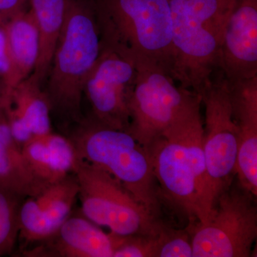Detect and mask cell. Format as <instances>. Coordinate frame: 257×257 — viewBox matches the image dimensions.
<instances>
[{
    "mask_svg": "<svg viewBox=\"0 0 257 257\" xmlns=\"http://www.w3.org/2000/svg\"><path fill=\"white\" fill-rule=\"evenodd\" d=\"M20 147L29 170L44 188L73 174L77 157L70 139L51 132Z\"/></svg>",
    "mask_w": 257,
    "mask_h": 257,
    "instance_id": "2e32d148",
    "label": "cell"
},
{
    "mask_svg": "<svg viewBox=\"0 0 257 257\" xmlns=\"http://www.w3.org/2000/svg\"><path fill=\"white\" fill-rule=\"evenodd\" d=\"M7 98V89L4 82L0 79V117L5 116V104Z\"/></svg>",
    "mask_w": 257,
    "mask_h": 257,
    "instance_id": "484cf974",
    "label": "cell"
},
{
    "mask_svg": "<svg viewBox=\"0 0 257 257\" xmlns=\"http://www.w3.org/2000/svg\"><path fill=\"white\" fill-rule=\"evenodd\" d=\"M119 235L104 232L87 218L69 217L59 229L28 251L29 256L113 257Z\"/></svg>",
    "mask_w": 257,
    "mask_h": 257,
    "instance_id": "5bb4252c",
    "label": "cell"
},
{
    "mask_svg": "<svg viewBox=\"0 0 257 257\" xmlns=\"http://www.w3.org/2000/svg\"><path fill=\"white\" fill-rule=\"evenodd\" d=\"M28 0H0V15L5 21L23 10Z\"/></svg>",
    "mask_w": 257,
    "mask_h": 257,
    "instance_id": "d4e9b609",
    "label": "cell"
},
{
    "mask_svg": "<svg viewBox=\"0 0 257 257\" xmlns=\"http://www.w3.org/2000/svg\"><path fill=\"white\" fill-rule=\"evenodd\" d=\"M3 22H5L4 20H3V18H2L1 15H0V23H3Z\"/></svg>",
    "mask_w": 257,
    "mask_h": 257,
    "instance_id": "4316f807",
    "label": "cell"
},
{
    "mask_svg": "<svg viewBox=\"0 0 257 257\" xmlns=\"http://www.w3.org/2000/svg\"><path fill=\"white\" fill-rule=\"evenodd\" d=\"M39 32V54L32 74L42 83L50 72L60 37L67 0H29Z\"/></svg>",
    "mask_w": 257,
    "mask_h": 257,
    "instance_id": "ac0fdd59",
    "label": "cell"
},
{
    "mask_svg": "<svg viewBox=\"0 0 257 257\" xmlns=\"http://www.w3.org/2000/svg\"><path fill=\"white\" fill-rule=\"evenodd\" d=\"M0 79L7 89V97L16 86L15 69L5 22L0 23Z\"/></svg>",
    "mask_w": 257,
    "mask_h": 257,
    "instance_id": "cb8c5ba5",
    "label": "cell"
},
{
    "mask_svg": "<svg viewBox=\"0 0 257 257\" xmlns=\"http://www.w3.org/2000/svg\"><path fill=\"white\" fill-rule=\"evenodd\" d=\"M16 86L34 72L39 54V32L33 13L22 10L5 22Z\"/></svg>",
    "mask_w": 257,
    "mask_h": 257,
    "instance_id": "e0dca14e",
    "label": "cell"
},
{
    "mask_svg": "<svg viewBox=\"0 0 257 257\" xmlns=\"http://www.w3.org/2000/svg\"><path fill=\"white\" fill-rule=\"evenodd\" d=\"M101 50L96 17L82 3L67 0L45 92L51 111L63 119L82 122L84 84Z\"/></svg>",
    "mask_w": 257,
    "mask_h": 257,
    "instance_id": "3957f363",
    "label": "cell"
},
{
    "mask_svg": "<svg viewBox=\"0 0 257 257\" xmlns=\"http://www.w3.org/2000/svg\"><path fill=\"white\" fill-rule=\"evenodd\" d=\"M71 139L76 156L109 173L157 216L159 192L148 150L133 135L83 119Z\"/></svg>",
    "mask_w": 257,
    "mask_h": 257,
    "instance_id": "277c9868",
    "label": "cell"
},
{
    "mask_svg": "<svg viewBox=\"0 0 257 257\" xmlns=\"http://www.w3.org/2000/svg\"><path fill=\"white\" fill-rule=\"evenodd\" d=\"M136 67L127 133L147 150L167 128L200 106L202 98L177 87L174 79L155 64H138Z\"/></svg>",
    "mask_w": 257,
    "mask_h": 257,
    "instance_id": "8992f818",
    "label": "cell"
},
{
    "mask_svg": "<svg viewBox=\"0 0 257 257\" xmlns=\"http://www.w3.org/2000/svg\"><path fill=\"white\" fill-rule=\"evenodd\" d=\"M0 189L23 197L36 195L45 189L29 170L14 138L0 141Z\"/></svg>",
    "mask_w": 257,
    "mask_h": 257,
    "instance_id": "d6986e66",
    "label": "cell"
},
{
    "mask_svg": "<svg viewBox=\"0 0 257 257\" xmlns=\"http://www.w3.org/2000/svg\"><path fill=\"white\" fill-rule=\"evenodd\" d=\"M73 174L83 214L94 224L123 236H157L165 226L119 181L97 166L77 157Z\"/></svg>",
    "mask_w": 257,
    "mask_h": 257,
    "instance_id": "5b68a950",
    "label": "cell"
},
{
    "mask_svg": "<svg viewBox=\"0 0 257 257\" xmlns=\"http://www.w3.org/2000/svg\"><path fill=\"white\" fill-rule=\"evenodd\" d=\"M15 194L0 189V255L11 251L19 234V209Z\"/></svg>",
    "mask_w": 257,
    "mask_h": 257,
    "instance_id": "44dd1931",
    "label": "cell"
},
{
    "mask_svg": "<svg viewBox=\"0 0 257 257\" xmlns=\"http://www.w3.org/2000/svg\"><path fill=\"white\" fill-rule=\"evenodd\" d=\"M172 20V77L200 95L218 69L221 42L189 11L187 0H168Z\"/></svg>",
    "mask_w": 257,
    "mask_h": 257,
    "instance_id": "9c48e42d",
    "label": "cell"
},
{
    "mask_svg": "<svg viewBox=\"0 0 257 257\" xmlns=\"http://www.w3.org/2000/svg\"><path fill=\"white\" fill-rule=\"evenodd\" d=\"M229 82L233 117L239 130L235 175L241 187L256 197L257 77Z\"/></svg>",
    "mask_w": 257,
    "mask_h": 257,
    "instance_id": "4fadbf2b",
    "label": "cell"
},
{
    "mask_svg": "<svg viewBox=\"0 0 257 257\" xmlns=\"http://www.w3.org/2000/svg\"><path fill=\"white\" fill-rule=\"evenodd\" d=\"M136 65L101 45L99 58L85 81L84 94L93 119L111 128L128 132V103L136 82Z\"/></svg>",
    "mask_w": 257,
    "mask_h": 257,
    "instance_id": "30bf717a",
    "label": "cell"
},
{
    "mask_svg": "<svg viewBox=\"0 0 257 257\" xmlns=\"http://www.w3.org/2000/svg\"><path fill=\"white\" fill-rule=\"evenodd\" d=\"M41 84L31 74L13 88L5 101L7 120L20 146L32 137L52 132L50 103Z\"/></svg>",
    "mask_w": 257,
    "mask_h": 257,
    "instance_id": "9a60e30c",
    "label": "cell"
},
{
    "mask_svg": "<svg viewBox=\"0 0 257 257\" xmlns=\"http://www.w3.org/2000/svg\"><path fill=\"white\" fill-rule=\"evenodd\" d=\"M79 186L74 174L28 197L19 209V232L26 242H41L70 216Z\"/></svg>",
    "mask_w": 257,
    "mask_h": 257,
    "instance_id": "8fae6325",
    "label": "cell"
},
{
    "mask_svg": "<svg viewBox=\"0 0 257 257\" xmlns=\"http://www.w3.org/2000/svg\"><path fill=\"white\" fill-rule=\"evenodd\" d=\"M200 106L162 134L147 148L162 192L200 224L209 216Z\"/></svg>",
    "mask_w": 257,
    "mask_h": 257,
    "instance_id": "6da1fadb",
    "label": "cell"
},
{
    "mask_svg": "<svg viewBox=\"0 0 257 257\" xmlns=\"http://www.w3.org/2000/svg\"><path fill=\"white\" fill-rule=\"evenodd\" d=\"M160 234L157 236H120L113 257H158Z\"/></svg>",
    "mask_w": 257,
    "mask_h": 257,
    "instance_id": "7402d4cb",
    "label": "cell"
},
{
    "mask_svg": "<svg viewBox=\"0 0 257 257\" xmlns=\"http://www.w3.org/2000/svg\"><path fill=\"white\" fill-rule=\"evenodd\" d=\"M158 257H193L192 235L187 230L164 226L160 234Z\"/></svg>",
    "mask_w": 257,
    "mask_h": 257,
    "instance_id": "603a6c76",
    "label": "cell"
},
{
    "mask_svg": "<svg viewBox=\"0 0 257 257\" xmlns=\"http://www.w3.org/2000/svg\"><path fill=\"white\" fill-rule=\"evenodd\" d=\"M237 0H187L189 11L221 42Z\"/></svg>",
    "mask_w": 257,
    "mask_h": 257,
    "instance_id": "ffe728a7",
    "label": "cell"
},
{
    "mask_svg": "<svg viewBox=\"0 0 257 257\" xmlns=\"http://www.w3.org/2000/svg\"><path fill=\"white\" fill-rule=\"evenodd\" d=\"M101 45L135 65L150 63L172 77V20L168 0H98Z\"/></svg>",
    "mask_w": 257,
    "mask_h": 257,
    "instance_id": "7a4b0ae2",
    "label": "cell"
},
{
    "mask_svg": "<svg viewBox=\"0 0 257 257\" xmlns=\"http://www.w3.org/2000/svg\"><path fill=\"white\" fill-rule=\"evenodd\" d=\"M250 193L226 189L209 219L193 230V257H248L257 236V212Z\"/></svg>",
    "mask_w": 257,
    "mask_h": 257,
    "instance_id": "ba28073f",
    "label": "cell"
},
{
    "mask_svg": "<svg viewBox=\"0 0 257 257\" xmlns=\"http://www.w3.org/2000/svg\"><path fill=\"white\" fill-rule=\"evenodd\" d=\"M218 69L229 82L257 77V0H237L225 29Z\"/></svg>",
    "mask_w": 257,
    "mask_h": 257,
    "instance_id": "7c38bea8",
    "label": "cell"
},
{
    "mask_svg": "<svg viewBox=\"0 0 257 257\" xmlns=\"http://www.w3.org/2000/svg\"><path fill=\"white\" fill-rule=\"evenodd\" d=\"M200 96L205 107L203 143L209 217L218 197L229 187L235 175L239 130L233 117L229 82L222 72L216 79L212 77Z\"/></svg>",
    "mask_w": 257,
    "mask_h": 257,
    "instance_id": "52a82bcc",
    "label": "cell"
}]
</instances>
